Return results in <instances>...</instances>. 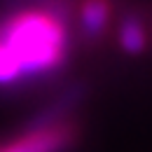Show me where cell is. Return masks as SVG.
Instances as JSON below:
<instances>
[{"mask_svg": "<svg viewBox=\"0 0 152 152\" xmlns=\"http://www.w3.org/2000/svg\"><path fill=\"white\" fill-rule=\"evenodd\" d=\"M75 52L70 19L45 7L0 12V91H31L66 73Z\"/></svg>", "mask_w": 152, "mask_h": 152, "instance_id": "obj_1", "label": "cell"}, {"mask_svg": "<svg viewBox=\"0 0 152 152\" xmlns=\"http://www.w3.org/2000/svg\"><path fill=\"white\" fill-rule=\"evenodd\" d=\"M84 138L80 119H66L42 129H17L0 138V152H75Z\"/></svg>", "mask_w": 152, "mask_h": 152, "instance_id": "obj_2", "label": "cell"}, {"mask_svg": "<svg viewBox=\"0 0 152 152\" xmlns=\"http://www.w3.org/2000/svg\"><path fill=\"white\" fill-rule=\"evenodd\" d=\"M87 96H89V82L73 80V82L58 87L56 94L49 101H45L19 129H42V126H54L66 119H73L77 117V108L87 101Z\"/></svg>", "mask_w": 152, "mask_h": 152, "instance_id": "obj_3", "label": "cell"}, {"mask_svg": "<svg viewBox=\"0 0 152 152\" xmlns=\"http://www.w3.org/2000/svg\"><path fill=\"white\" fill-rule=\"evenodd\" d=\"M115 17V0H77L73 26L77 28V40L84 45H96L108 35Z\"/></svg>", "mask_w": 152, "mask_h": 152, "instance_id": "obj_4", "label": "cell"}, {"mask_svg": "<svg viewBox=\"0 0 152 152\" xmlns=\"http://www.w3.org/2000/svg\"><path fill=\"white\" fill-rule=\"evenodd\" d=\"M115 38L122 52L138 56L148 49V42H150V31H148V23L145 17L138 14V12H124L119 19H117V31H115Z\"/></svg>", "mask_w": 152, "mask_h": 152, "instance_id": "obj_5", "label": "cell"}]
</instances>
